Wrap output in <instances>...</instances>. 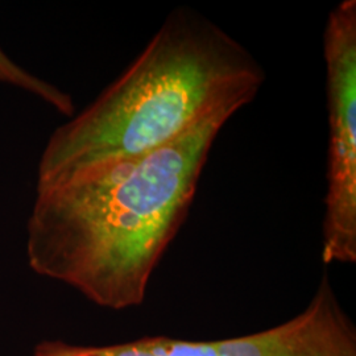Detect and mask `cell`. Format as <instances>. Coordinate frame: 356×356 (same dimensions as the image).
<instances>
[{"instance_id":"1","label":"cell","mask_w":356,"mask_h":356,"mask_svg":"<svg viewBox=\"0 0 356 356\" xmlns=\"http://www.w3.org/2000/svg\"><path fill=\"white\" fill-rule=\"evenodd\" d=\"M236 113L222 110L152 152L89 166L36 191L26 225L29 267L104 309L140 306L188 216L214 141Z\"/></svg>"},{"instance_id":"2","label":"cell","mask_w":356,"mask_h":356,"mask_svg":"<svg viewBox=\"0 0 356 356\" xmlns=\"http://www.w3.org/2000/svg\"><path fill=\"white\" fill-rule=\"evenodd\" d=\"M264 81L263 66L238 40L202 13L177 7L122 76L54 129L36 191L89 166L152 152L222 110L239 111Z\"/></svg>"},{"instance_id":"3","label":"cell","mask_w":356,"mask_h":356,"mask_svg":"<svg viewBox=\"0 0 356 356\" xmlns=\"http://www.w3.org/2000/svg\"><path fill=\"white\" fill-rule=\"evenodd\" d=\"M329 111V161L322 259L356 261V1L343 0L323 33Z\"/></svg>"},{"instance_id":"4","label":"cell","mask_w":356,"mask_h":356,"mask_svg":"<svg viewBox=\"0 0 356 356\" xmlns=\"http://www.w3.org/2000/svg\"><path fill=\"white\" fill-rule=\"evenodd\" d=\"M163 356H356V327L325 273L305 309L267 330L216 341L157 335Z\"/></svg>"},{"instance_id":"5","label":"cell","mask_w":356,"mask_h":356,"mask_svg":"<svg viewBox=\"0 0 356 356\" xmlns=\"http://www.w3.org/2000/svg\"><path fill=\"white\" fill-rule=\"evenodd\" d=\"M0 82L11 85L19 89L26 90L42 99L44 102L49 103L60 114L67 118H72L76 114L74 103L72 97L63 90L56 88L49 82L33 76L26 72L23 66L16 64L13 58L3 51L0 47Z\"/></svg>"},{"instance_id":"6","label":"cell","mask_w":356,"mask_h":356,"mask_svg":"<svg viewBox=\"0 0 356 356\" xmlns=\"http://www.w3.org/2000/svg\"><path fill=\"white\" fill-rule=\"evenodd\" d=\"M33 356H163L157 337H144L124 343L81 346L63 341H42Z\"/></svg>"}]
</instances>
